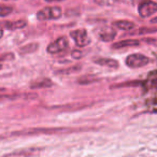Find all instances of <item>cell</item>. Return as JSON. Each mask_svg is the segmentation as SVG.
<instances>
[{
  "label": "cell",
  "instance_id": "cell-8",
  "mask_svg": "<svg viewBox=\"0 0 157 157\" xmlns=\"http://www.w3.org/2000/svg\"><path fill=\"white\" fill-rule=\"evenodd\" d=\"M95 63L99 66H103V67H109V68H118L120 63H118L117 60L113 58H97L94 60Z\"/></svg>",
  "mask_w": 157,
  "mask_h": 157
},
{
  "label": "cell",
  "instance_id": "cell-7",
  "mask_svg": "<svg viewBox=\"0 0 157 157\" xmlns=\"http://www.w3.org/2000/svg\"><path fill=\"white\" fill-rule=\"evenodd\" d=\"M140 45V41L133 39H127V40H122V41L115 42V43L112 44V48H115V50H120V48H129V46H138Z\"/></svg>",
  "mask_w": 157,
  "mask_h": 157
},
{
  "label": "cell",
  "instance_id": "cell-19",
  "mask_svg": "<svg viewBox=\"0 0 157 157\" xmlns=\"http://www.w3.org/2000/svg\"><path fill=\"white\" fill-rule=\"evenodd\" d=\"M2 36H3V31H2V29H0V39L2 38Z\"/></svg>",
  "mask_w": 157,
  "mask_h": 157
},
{
  "label": "cell",
  "instance_id": "cell-18",
  "mask_svg": "<svg viewBox=\"0 0 157 157\" xmlns=\"http://www.w3.org/2000/svg\"><path fill=\"white\" fill-rule=\"evenodd\" d=\"M150 22L152 23V24H155V23H157V16H156V17H153L152 20L150 21Z\"/></svg>",
  "mask_w": 157,
  "mask_h": 157
},
{
  "label": "cell",
  "instance_id": "cell-21",
  "mask_svg": "<svg viewBox=\"0 0 157 157\" xmlns=\"http://www.w3.org/2000/svg\"><path fill=\"white\" fill-rule=\"evenodd\" d=\"M6 1H8V0H6Z\"/></svg>",
  "mask_w": 157,
  "mask_h": 157
},
{
  "label": "cell",
  "instance_id": "cell-15",
  "mask_svg": "<svg viewBox=\"0 0 157 157\" xmlns=\"http://www.w3.org/2000/svg\"><path fill=\"white\" fill-rule=\"evenodd\" d=\"M72 57H73L74 59H78V58H81L82 57V53L81 51H72Z\"/></svg>",
  "mask_w": 157,
  "mask_h": 157
},
{
  "label": "cell",
  "instance_id": "cell-12",
  "mask_svg": "<svg viewBox=\"0 0 157 157\" xmlns=\"http://www.w3.org/2000/svg\"><path fill=\"white\" fill-rule=\"evenodd\" d=\"M144 84L143 81H128V82H123L120 84H114L111 86V88H122V87H137V86H142Z\"/></svg>",
  "mask_w": 157,
  "mask_h": 157
},
{
  "label": "cell",
  "instance_id": "cell-4",
  "mask_svg": "<svg viewBox=\"0 0 157 157\" xmlns=\"http://www.w3.org/2000/svg\"><path fill=\"white\" fill-rule=\"evenodd\" d=\"M138 12L142 17H150L157 12V2H154L152 0H146L144 2L140 3Z\"/></svg>",
  "mask_w": 157,
  "mask_h": 157
},
{
  "label": "cell",
  "instance_id": "cell-20",
  "mask_svg": "<svg viewBox=\"0 0 157 157\" xmlns=\"http://www.w3.org/2000/svg\"><path fill=\"white\" fill-rule=\"evenodd\" d=\"M1 68H2V65H0V69H1Z\"/></svg>",
  "mask_w": 157,
  "mask_h": 157
},
{
  "label": "cell",
  "instance_id": "cell-14",
  "mask_svg": "<svg viewBox=\"0 0 157 157\" xmlns=\"http://www.w3.org/2000/svg\"><path fill=\"white\" fill-rule=\"evenodd\" d=\"M13 12V8L8 7V6H0V16L1 17H5L8 16L9 14H11Z\"/></svg>",
  "mask_w": 157,
  "mask_h": 157
},
{
  "label": "cell",
  "instance_id": "cell-9",
  "mask_svg": "<svg viewBox=\"0 0 157 157\" xmlns=\"http://www.w3.org/2000/svg\"><path fill=\"white\" fill-rule=\"evenodd\" d=\"M113 25L116 27V28L121 29V30H125V31H128L131 30L136 27V24L133 22H130V21H116V22L113 23Z\"/></svg>",
  "mask_w": 157,
  "mask_h": 157
},
{
  "label": "cell",
  "instance_id": "cell-10",
  "mask_svg": "<svg viewBox=\"0 0 157 157\" xmlns=\"http://www.w3.org/2000/svg\"><path fill=\"white\" fill-rule=\"evenodd\" d=\"M116 37V33L111 28H107L100 33V40L103 42H112Z\"/></svg>",
  "mask_w": 157,
  "mask_h": 157
},
{
  "label": "cell",
  "instance_id": "cell-11",
  "mask_svg": "<svg viewBox=\"0 0 157 157\" xmlns=\"http://www.w3.org/2000/svg\"><path fill=\"white\" fill-rule=\"evenodd\" d=\"M53 85L52 81L48 80V78H42V80H38V81H35L31 83L30 87L33 90H36V88H45V87H51Z\"/></svg>",
  "mask_w": 157,
  "mask_h": 157
},
{
  "label": "cell",
  "instance_id": "cell-16",
  "mask_svg": "<svg viewBox=\"0 0 157 157\" xmlns=\"http://www.w3.org/2000/svg\"><path fill=\"white\" fill-rule=\"evenodd\" d=\"M9 98H14L12 96H8V95H0V101L5 100V99H9Z\"/></svg>",
  "mask_w": 157,
  "mask_h": 157
},
{
  "label": "cell",
  "instance_id": "cell-13",
  "mask_svg": "<svg viewBox=\"0 0 157 157\" xmlns=\"http://www.w3.org/2000/svg\"><path fill=\"white\" fill-rule=\"evenodd\" d=\"M39 48V44L38 43H29L27 45L23 46V48H20V53L21 54H30V53H33Z\"/></svg>",
  "mask_w": 157,
  "mask_h": 157
},
{
  "label": "cell",
  "instance_id": "cell-1",
  "mask_svg": "<svg viewBox=\"0 0 157 157\" xmlns=\"http://www.w3.org/2000/svg\"><path fill=\"white\" fill-rule=\"evenodd\" d=\"M148 63H150V58L143 54H139V53L130 54L129 56H127L126 60H125L126 66L131 68V69H137V68L144 67Z\"/></svg>",
  "mask_w": 157,
  "mask_h": 157
},
{
  "label": "cell",
  "instance_id": "cell-6",
  "mask_svg": "<svg viewBox=\"0 0 157 157\" xmlns=\"http://www.w3.org/2000/svg\"><path fill=\"white\" fill-rule=\"evenodd\" d=\"M27 25L26 21L24 20H20V21H6V22H0V27L6 29H9V30H16V29H22L24 28Z\"/></svg>",
  "mask_w": 157,
  "mask_h": 157
},
{
  "label": "cell",
  "instance_id": "cell-3",
  "mask_svg": "<svg viewBox=\"0 0 157 157\" xmlns=\"http://www.w3.org/2000/svg\"><path fill=\"white\" fill-rule=\"evenodd\" d=\"M70 37L75 41V44L81 48L87 46L90 43V38L88 37L87 31L85 29H76L70 31Z\"/></svg>",
  "mask_w": 157,
  "mask_h": 157
},
{
  "label": "cell",
  "instance_id": "cell-5",
  "mask_svg": "<svg viewBox=\"0 0 157 157\" xmlns=\"http://www.w3.org/2000/svg\"><path fill=\"white\" fill-rule=\"evenodd\" d=\"M67 48H68V40L65 37H60L57 40H55L54 42H52L51 44H48L46 51L50 54H56V53H59L61 51H65Z\"/></svg>",
  "mask_w": 157,
  "mask_h": 157
},
{
  "label": "cell",
  "instance_id": "cell-2",
  "mask_svg": "<svg viewBox=\"0 0 157 157\" xmlns=\"http://www.w3.org/2000/svg\"><path fill=\"white\" fill-rule=\"evenodd\" d=\"M63 14L60 7H46L40 10L37 13V18L39 21H48V20H57Z\"/></svg>",
  "mask_w": 157,
  "mask_h": 157
},
{
  "label": "cell",
  "instance_id": "cell-17",
  "mask_svg": "<svg viewBox=\"0 0 157 157\" xmlns=\"http://www.w3.org/2000/svg\"><path fill=\"white\" fill-rule=\"evenodd\" d=\"M46 2H60V1H63V0H45Z\"/></svg>",
  "mask_w": 157,
  "mask_h": 157
}]
</instances>
